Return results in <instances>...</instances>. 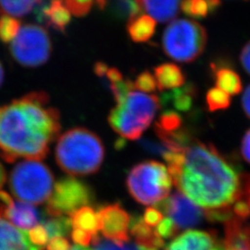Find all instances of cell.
<instances>
[{
  "mask_svg": "<svg viewBox=\"0 0 250 250\" xmlns=\"http://www.w3.org/2000/svg\"><path fill=\"white\" fill-rule=\"evenodd\" d=\"M71 236H72L73 242L77 244V246H80L83 248L88 247L94 238V236L92 234L84 232L83 230H80V229H72Z\"/></svg>",
  "mask_w": 250,
  "mask_h": 250,
  "instance_id": "cell-35",
  "label": "cell"
},
{
  "mask_svg": "<svg viewBox=\"0 0 250 250\" xmlns=\"http://www.w3.org/2000/svg\"><path fill=\"white\" fill-rule=\"evenodd\" d=\"M154 76L159 91L176 89L186 84V74L173 63H163L154 68Z\"/></svg>",
  "mask_w": 250,
  "mask_h": 250,
  "instance_id": "cell-17",
  "label": "cell"
},
{
  "mask_svg": "<svg viewBox=\"0 0 250 250\" xmlns=\"http://www.w3.org/2000/svg\"><path fill=\"white\" fill-rule=\"evenodd\" d=\"M104 77L107 79L109 85L115 84L119 82H122L124 80V75L121 72V71L114 67H108L107 72L105 73Z\"/></svg>",
  "mask_w": 250,
  "mask_h": 250,
  "instance_id": "cell-37",
  "label": "cell"
},
{
  "mask_svg": "<svg viewBox=\"0 0 250 250\" xmlns=\"http://www.w3.org/2000/svg\"><path fill=\"white\" fill-rule=\"evenodd\" d=\"M182 0H144V10L160 22H167L175 18L181 8Z\"/></svg>",
  "mask_w": 250,
  "mask_h": 250,
  "instance_id": "cell-20",
  "label": "cell"
},
{
  "mask_svg": "<svg viewBox=\"0 0 250 250\" xmlns=\"http://www.w3.org/2000/svg\"><path fill=\"white\" fill-rule=\"evenodd\" d=\"M94 250H156L142 246L135 241L116 242L99 236L93 238Z\"/></svg>",
  "mask_w": 250,
  "mask_h": 250,
  "instance_id": "cell-28",
  "label": "cell"
},
{
  "mask_svg": "<svg viewBox=\"0 0 250 250\" xmlns=\"http://www.w3.org/2000/svg\"><path fill=\"white\" fill-rule=\"evenodd\" d=\"M41 223L45 226L49 236V240L57 236L65 237L72 233V221L71 218H68L67 216H47L46 218L43 217Z\"/></svg>",
  "mask_w": 250,
  "mask_h": 250,
  "instance_id": "cell-26",
  "label": "cell"
},
{
  "mask_svg": "<svg viewBox=\"0 0 250 250\" xmlns=\"http://www.w3.org/2000/svg\"><path fill=\"white\" fill-rule=\"evenodd\" d=\"M9 185L19 201L37 205L48 200L55 183L53 174L46 165L39 161L27 160L11 170Z\"/></svg>",
  "mask_w": 250,
  "mask_h": 250,
  "instance_id": "cell-6",
  "label": "cell"
},
{
  "mask_svg": "<svg viewBox=\"0 0 250 250\" xmlns=\"http://www.w3.org/2000/svg\"><path fill=\"white\" fill-rule=\"evenodd\" d=\"M133 83H134V88L140 90L145 93H152L158 89L156 78L151 72H148V71L141 72L135 78Z\"/></svg>",
  "mask_w": 250,
  "mask_h": 250,
  "instance_id": "cell-32",
  "label": "cell"
},
{
  "mask_svg": "<svg viewBox=\"0 0 250 250\" xmlns=\"http://www.w3.org/2000/svg\"><path fill=\"white\" fill-rule=\"evenodd\" d=\"M217 243L213 232L190 230L174 238L164 250H214Z\"/></svg>",
  "mask_w": 250,
  "mask_h": 250,
  "instance_id": "cell-13",
  "label": "cell"
},
{
  "mask_svg": "<svg viewBox=\"0 0 250 250\" xmlns=\"http://www.w3.org/2000/svg\"><path fill=\"white\" fill-rule=\"evenodd\" d=\"M232 99L229 94L220 88L212 87L206 94V104L210 112L227 109L231 106Z\"/></svg>",
  "mask_w": 250,
  "mask_h": 250,
  "instance_id": "cell-29",
  "label": "cell"
},
{
  "mask_svg": "<svg viewBox=\"0 0 250 250\" xmlns=\"http://www.w3.org/2000/svg\"><path fill=\"white\" fill-rule=\"evenodd\" d=\"M212 75L217 88L223 90L229 95L236 96L243 89L242 80L239 74L226 65H211Z\"/></svg>",
  "mask_w": 250,
  "mask_h": 250,
  "instance_id": "cell-19",
  "label": "cell"
},
{
  "mask_svg": "<svg viewBox=\"0 0 250 250\" xmlns=\"http://www.w3.org/2000/svg\"><path fill=\"white\" fill-rule=\"evenodd\" d=\"M107 69H108V66L106 63L102 62H97L94 65V72L99 77H104Z\"/></svg>",
  "mask_w": 250,
  "mask_h": 250,
  "instance_id": "cell-44",
  "label": "cell"
},
{
  "mask_svg": "<svg viewBox=\"0 0 250 250\" xmlns=\"http://www.w3.org/2000/svg\"><path fill=\"white\" fill-rule=\"evenodd\" d=\"M37 21L57 32L65 33L70 25L72 16L63 0H49L36 9Z\"/></svg>",
  "mask_w": 250,
  "mask_h": 250,
  "instance_id": "cell-12",
  "label": "cell"
},
{
  "mask_svg": "<svg viewBox=\"0 0 250 250\" xmlns=\"http://www.w3.org/2000/svg\"><path fill=\"white\" fill-rule=\"evenodd\" d=\"M214 250H250V245L230 242H218Z\"/></svg>",
  "mask_w": 250,
  "mask_h": 250,
  "instance_id": "cell-38",
  "label": "cell"
},
{
  "mask_svg": "<svg viewBox=\"0 0 250 250\" xmlns=\"http://www.w3.org/2000/svg\"><path fill=\"white\" fill-rule=\"evenodd\" d=\"M241 154L245 161L250 164V129L247 131L242 139Z\"/></svg>",
  "mask_w": 250,
  "mask_h": 250,
  "instance_id": "cell-42",
  "label": "cell"
},
{
  "mask_svg": "<svg viewBox=\"0 0 250 250\" xmlns=\"http://www.w3.org/2000/svg\"><path fill=\"white\" fill-rule=\"evenodd\" d=\"M156 208L170 219L178 232L193 228L207 219L205 210L189 201L180 191L174 192Z\"/></svg>",
  "mask_w": 250,
  "mask_h": 250,
  "instance_id": "cell-10",
  "label": "cell"
},
{
  "mask_svg": "<svg viewBox=\"0 0 250 250\" xmlns=\"http://www.w3.org/2000/svg\"><path fill=\"white\" fill-rule=\"evenodd\" d=\"M172 179L168 168L161 162L144 161L134 166L126 179L130 195L143 205H154L166 199Z\"/></svg>",
  "mask_w": 250,
  "mask_h": 250,
  "instance_id": "cell-7",
  "label": "cell"
},
{
  "mask_svg": "<svg viewBox=\"0 0 250 250\" xmlns=\"http://www.w3.org/2000/svg\"><path fill=\"white\" fill-rule=\"evenodd\" d=\"M5 218L19 229L27 232L38 225L43 219L35 206L21 201H13L6 210Z\"/></svg>",
  "mask_w": 250,
  "mask_h": 250,
  "instance_id": "cell-15",
  "label": "cell"
},
{
  "mask_svg": "<svg viewBox=\"0 0 250 250\" xmlns=\"http://www.w3.org/2000/svg\"><path fill=\"white\" fill-rule=\"evenodd\" d=\"M183 128V119L178 112L166 110L155 124V133L170 134Z\"/></svg>",
  "mask_w": 250,
  "mask_h": 250,
  "instance_id": "cell-27",
  "label": "cell"
},
{
  "mask_svg": "<svg viewBox=\"0 0 250 250\" xmlns=\"http://www.w3.org/2000/svg\"><path fill=\"white\" fill-rule=\"evenodd\" d=\"M72 229H80L92 234L94 237L100 231L98 210L89 206L81 208L71 216Z\"/></svg>",
  "mask_w": 250,
  "mask_h": 250,
  "instance_id": "cell-22",
  "label": "cell"
},
{
  "mask_svg": "<svg viewBox=\"0 0 250 250\" xmlns=\"http://www.w3.org/2000/svg\"><path fill=\"white\" fill-rule=\"evenodd\" d=\"M4 76H5V74H4V68L2 66V63L0 62V87H1V85L3 83V82H4Z\"/></svg>",
  "mask_w": 250,
  "mask_h": 250,
  "instance_id": "cell-47",
  "label": "cell"
},
{
  "mask_svg": "<svg viewBox=\"0 0 250 250\" xmlns=\"http://www.w3.org/2000/svg\"><path fill=\"white\" fill-rule=\"evenodd\" d=\"M66 8L75 17H85L89 14L94 0H63Z\"/></svg>",
  "mask_w": 250,
  "mask_h": 250,
  "instance_id": "cell-31",
  "label": "cell"
},
{
  "mask_svg": "<svg viewBox=\"0 0 250 250\" xmlns=\"http://www.w3.org/2000/svg\"><path fill=\"white\" fill-rule=\"evenodd\" d=\"M109 3L112 16L120 21H129L143 12L135 0H109Z\"/></svg>",
  "mask_w": 250,
  "mask_h": 250,
  "instance_id": "cell-25",
  "label": "cell"
},
{
  "mask_svg": "<svg viewBox=\"0 0 250 250\" xmlns=\"http://www.w3.org/2000/svg\"><path fill=\"white\" fill-rule=\"evenodd\" d=\"M21 22L17 19L8 15L0 17V41L8 44L11 43L18 35Z\"/></svg>",
  "mask_w": 250,
  "mask_h": 250,
  "instance_id": "cell-30",
  "label": "cell"
},
{
  "mask_svg": "<svg viewBox=\"0 0 250 250\" xmlns=\"http://www.w3.org/2000/svg\"><path fill=\"white\" fill-rule=\"evenodd\" d=\"M242 199H245L250 208V174L243 173L242 175Z\"/></svg>",
  "mask_w": 250,
  "mask_h": 250,
  "instance_id": "cell-40",
  "label": "cell"
},
{
  "mask_svg": "<svg viewBox=\"0 0 250 250\" xmlns=\"http://www.w3.org/2000/svg\"><path fill=\"white\" fill-rule=\"evenodd\" d=\"M72 246L70 245V242L66 237L57 236L51 238L47 245L46 250H70Z\"/></svg>",
  "mask_w": 250,
  "mask_h": 250,
  "instance_id": "cell-36",
  "label": "cell"
},
{
  "mask_svg": "<svg viewBox=\"0 0 250 250\" xmlns=\"http://www.w3.org/2000/svg\"><path fill=\"white\" fill-rule=\"evenodd\" d=\"M61 116L43 91L0 106V154L6 161L44 160L61 131Z\"/></svg>",
  "mask_w": 250,
  "mask_h": 250,
  "instance_id": "cell-2",
  "label": "cell"
},
{
  "mask_svg": "<svg viewBox=\"0 0 250 250\" xmlns=\"http://www.w3.org/2000/svg\"><path fill=\"white\" fill-rule=\"evenodd\" d=\"M95 2H96V5L99 9L103 10L107 8L109 0H95Z\"/></svg>",
  "mask_w": 250,
  "mask_h": 250,
  "instance_id": "cell-46",
  "label": "cell"
},
{
  "mask_svg": "<svg viewBox=\"0 0 250 250\" xmlns=\"http://www.w3.org/2000/svg\"><path fill=\"white\" fill-rule=\"evenodd\" d=\"M93 200L94 193L85 183L73 177H64L54 185L45 211L50 217L72 216L81 208L89 206Z\"/></svg>",
  "mask_w": 250,
  "mask_h": 250,
  "instance_id": "cell-9",
  "label": "cell"
},
{
  "mask_svg": "<svg viewBox=\"0 0 250 250\" xmlns=\"http://www.w3.org/2000/svg\"><path fill=\"white\" fill-rule=\"evenodd\" d=\"M6 179H7L6 171H5L4 167L2 166V164L0 163V188L4 186V184L6 182Z\"/></svg>",
  "mask_w": 250,
  "mask_h": 250,
  "instance_id": "cell-45",
  "label": "cell"
},
{
  "mask_svg": "<svg viewBox=\"0 0 250 250\" xmlns=\"http://www.w3.org/2000/svg\"><path fill=\"white\" fill-rule=\"evenodd\" d=\"M207 42L208 34L205 28L188 19L170 21L162 36L164 52L178 62H195L204 52Z\"/></svg>",
  "mask_w": 250,
  "mask_h": 250,
  "instance_id": "cell-5",
  "label": "cell"
},
{
  "mask_svg": "<svg viewBox=\"0 0 250 250\" xmlns=\"http://www.w3.org/2000/svg\"><path fill=\"white\" fill-rule=\"evenodd\" d=\"M197 88L193 83H187L180 88H176L161 96V105H170L180 112H188L194 106L197 98Z\"/></svg>",
  "mask_w": 250,
  "mask_h": 250,
  "instance_id": "cell-16",
  "label": "cell"
},
{
  "mask_svg": "<svg viewBox=\"0 0 250 250\" xmlns=\"http://www.w3.org/2000/svg\"><path fill=\"white\" fill-rule=\"evenodd\" d=\"M100 232L111 241H129L131 217L120 204L103 206L98 209Z\"/></svg>",
  "mask_w": 250,
  "mask_h": 250,
  "instance_id": "cell-11",
  "label": "cell"
},
{
  "mask_svg": "<svg viewBox=\"0 0 250 250\" xmlns=\"http://www.w3.org/2000/svg\"><path fill=\"white\" fill-rule=\"evenodd\" d=\"M242 107L245 111V114L250 119V84L244 91L242 97Z\"/></svg>",
  "mask_w": 250,
  "mask_h": 250,
  "instance_id": "cell-43",
  "label": "cell"
},
{
  "mask_svg": "<svg viewBox=\"0 0 250 250\" xmlns=\"http://www.w3.org/2000/svg\"><path fill=\"white\" fill-rule=\"evenodd\" d=\"M130 234L134 241L152 250H161L164 247V240L156 233L155 230L144 222L142 216L131 217Z\"/></svg>",
  "mask_w": 250,
  "mask_h": 250,
  "instance_id": "cell-18",
  "label": "cell"
},
{
  "mask_svg": "<svg viewBox=\"0 0 250 250\" xmlns=\"http://www.w3.org/2000/svg\"><path fill=\"white\" fill-rule=\"evenodd\" d=\"M221 0H183L181 9L190 18L206 19L221 7Z\"/></svg>",
  "mask_w": 250,
  "mask_h": 250,
  "instance_id": "cell-23",
  "label": "cell"
},
{
  "mask_svg": "<svg viewBox=\"0 0 250 250\" xmlns=\"http://www.w3.org/2000/svg\"><path fill=\"white\" fill-rule=\"evenodd\" d=\"M142 217L146 224L150 226L153 229H155L163 220L164 215L159 208L155 207V208H148L147 209H146Z\"/></svg>",
  "mask_w": 250,
  "mask_h": 250,
  "instance_id": "cell-34",
  "label": "cell"
},
{
  "mask_svg": "<svg viewBox=\"0 0 250 250\" xmlns=\"http://www.w3.org/2000/svg\"><path fill=\"white\" fill-rule=\"evenodd\" d=\"M28 235L34 245L42 249H44L49 241L48 233L45 230V226L42 224L36 225L30 231H28Z\"/></svg>",
  "mask_w": 250,
  "mask_h": 250,
  "instance_id": "cell-33",
  "label": "cell"
},
{
  "mask_svg": "<svg viewBox=\"0 0 250 250\" xmlns=\"http://www.w3.org/2000/svg\"><path fill=\"white\" fill-rule=\"evenodd\" d=\"M43 4V0H0V9L11 17H23Z\"/></svg>",
  "mask_w": 250,
  "mask_h": 250,
  "instance_id": "cell-24",
  "label": "cell"
},
{
  "mask_svg": "<svg viewBox=\"0 0 250 250\" xmlns=\"http://www.w3.org/2000/svg\"><path fill=\"white\" fill-rule=\"evenodd\" d=\"M87 250V249H85V248H83V247H80V246H73L71 248V250Z\"/></svg>",
  "mask_w": 250,
  "mask_h": 250,
  "instance_id": "cell-48",
  "label": "cell"
},
{
  "mask_svg": "<svg viewBox=\"0 0 250 250\" xmlns=\"http://www.w3.org/2000/svg\"><path fill=\"white\" fill-rule=\"evenodd\" d=\"M156 21L149 15L140 14L127 23V33L135 43H146L151 39L156 32Z\"/></svg>",
  "mask_w": 250,
  "mask_h": 250,
  "instance_id": "cell-21",
  "label": "cell"
},
{
  "mask_svg": "<svg viewBox=\"0 0 250 250\" xmlns=\"http://www.w3.org/2000/svg\"><path fill=\"white\" fill-rule=\"evenodd\" d=\"M34 245L23 231L10 224L6 219L0 218V250H43Z\"/></svg>",
  "mask_w": 250,
  "mask_h": 250,
  "instance_id": "cell-14",
  "label": "cell"
},
{
  "mask_svg": "<svg viewBox=\"0 0 250 250\" xmlns=\"http://www.w3.org/2000/svg\"><path fill=\"white\" fill-rule=\"evenodd\" d=\"M160 107L161 101L156 96L132 91L110 110L107 121L119 135L136 140L151 125Z\"/></svg>",
  "mask_w": 250,
  "mask_h": 250,
  "instance_id": "cell-4",
  "label": "cell"
},
{
  "mask_svg": "<svg viewBox=\"0 0 250 250\" xmlns=\"http://www.w3.org/2000/svg\"><path fill=\"white\" fill-rule=\"evenodd\" d=\"M240 62L245 71L250 75V41L245 45L241 50Z\"/></svg>",
  "mask_w": 250,
  "mask_h": 250,
  "instance_id": "cell-39",
  "label": "cell"
},
{
  "mask_svg": "<svg viewBox=\"0 0 250 250\" xmlns=\"http://www.w3.org/2000/svg\"><path fill=\"white\" fill-rule=\"evenodd\" d=\"M13 200L8 193L0 191V218H5L6 210L12 205Z\"/></svg>",
  "mask_w": 250,
  "mask_h": 250,
  "instance_id": "cell-41",
  "label": "cell"
},
{
  "mask_svg": "<svg viewBox=\"0 0 250 250\" xmlns=\"http://www.w3.org/2000/svg\"><path fill=\"white\" fill-rule=\"evenodd\" d=\"M165 161L174 186L195 204L205 211L232 212L241 197L243 173L213 145L194 139Z\"/></svg>",
  "mask_w": 250,
  "mask_h": 250,
  "instance_id": "cell-1",
  "label": "cell"
},
{
  "mask_svg": "<svg viewBox=\"0 0 250 250\" xmlns=\"http://www.w3.org/2000/svg\"><path fill=\"white\" fill-rule=\"evenodd\" d=\"M56 161L62 170L71 175H89L97 172L105 157L99 135L77 127L65 132L56 146Z\"/></svg>",
  "mask_w": 250,
  "mask_h": 250,
  "instance_id": "cell-3",
  "label": "cell"
},
{
  "mask_svg": "<svg viewBox=\"0 0 250 250\" xmlns=\"http://www.w3.org/2000/svg\"><path fill=\"white\" fill-rule=\"evenodd\" d=\"M9 52L13 60L25 68L44 65L52 53V42L45 28L27 23L21 27L18 35L10 43Z\"/></svg>",
  "mask_w": 250,
  "mask_h": 250,
  "instance_id": "cell-8",
  "label": "cell"
}]
</instances>
